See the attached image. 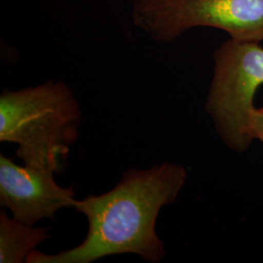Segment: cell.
Returning a JSON list of instances; mask_svg holds the SVG:
<instances>
[{
    "label": "cell",
    "instance_id": "1",
    "mask_svg": "<svg viewBox=\"0 0 263 263\" xmlns=\"http://www.w3.org/2000/svg\"><path fill=\"white\" fill-rule=\"evenodd\" d=\"M186 170L174 163L124 172L114 187L76 200L88 232L81 244L58 254L31 252L27 263H91L110 255L136 254L159 263L166 254L155 226L161 209L173 204L185 183Z\"/></svg>",
    "mask_w": 263,
    "mask_h": 263
},
{
    "label": "cell",
    "instance_id": "2",
    "mask_svg": "<svg viewBox=\"0 0 263 263\" xmlns=\"http://www.w3.org/2000/svg\"><path fill=\"white\" fill-rule=\"evenodd\" d=\"M82 111L68 86L49 81L0 96V141L17 144L25 166L59 174L79 134Z\"/></svg>",
    "mask_w": 263,
    "mask_h": 263
},
{
    "label": "cell",
    "instance_id": "3",
    "mask_svg": "<svg viewBox=\"0 0 263 263\" xmlns=\"http://www.w3.org/2000/svg\"><path fill=\"white\" fill-rule=\"evenodd\" d=\"M214 60L206 111L230 149L247 151L254 141L250 124L254 95L263 84V48L258 42L230 38L216 49Z\"/></svg>",
    "mask_w": 263,
    "mask_h": 263
},
{
    "label": "cell",
    "instance_id": "4",
    "mask_svg": "<svg viewBox=\"0 0 263 263\" xmlns=\"http://www.w3.org/2000/svg\"><path fill=\"white\" fill-rule=\"evenodd\" d=\"M133 19L159 41L196 27L218 28L240 41L263 40V0H135Z\"/></svg>",
    "mask_w": 263,
    "mask_h": 263
},
{
    "label": "cell",
    "instance_id": "5",
    "mask_svg": "<svg viewBox=\"0 0 263 263\" xmlns=\"http://www.w3.org/2000/svg\"><path fill=\"white\" fill-rule=\"evenodd\" d=\"M53 173L20 166L7 156L0 155V204L12 217L28 226L49 218L65 208H73L76 191L63 187Z\"/></svg>",
    "mask_w": 263,
    "mask_h": 263
},
{
    "label": "cell",
    "instance_id": "6",
    "mask_svg": "<svg viewBox=\"0 0 263 263\" xmlns=\"http://www.w3.org/2000/svg\"><path fill=\"white\" fill-rule=\"evenodd\" d=\"M50 238L46 227H34L0 213V262H26L36 247Z\"/></svg>",
    "mask_w": 263,
    "mask_h": 263
},
{
    "label": "cell",
    "instance_id": "7",
    "mask_svg": "<svg viewBox=\"0 0 263 263\" xmlns=\"http://www.w3.org/2000/svg\"><path fill=\"white\" fill-rule=\"evenodd\" d=\"M250 134L253 140L263 142V108L254 109L250 124Z\"/></svg>",
    "mask_w": 263,
    "mask_h": 263
}]
</instances>
